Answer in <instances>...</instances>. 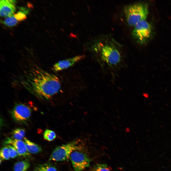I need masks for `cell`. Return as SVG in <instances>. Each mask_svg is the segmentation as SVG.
<instances>
[{"instance_id":"obj_10","label":"cell","mask_w":171,"mask_h":171,"mask_svg":"<svg viewBox=\"0 0 171 171\" xmlns=\"http://www.w3.org/2000/svg\"><path fill=\"white\" fill-rule=\"evenodd\" d=\"M85 57V55H79L59 61L53 65L52 69L56 72L62 71L73 66Z\"/></svg>"},{"instance_id":"obj_3","label":"cell","mask_w":171,"mask_h":171,"mask_svg":"<svg viewBox=\"0 0 171 171\" xmlns=\"http://www.w3.org/2000/svg\"><path fill=\"white\" fill-rule=\"evenodd\" d=\"M79 142L78 140H75L57 147L52 152L49 160L60 161L68 160L74 151L81 149L82 146Z\"/></svg>"},{"instance_id":"obj_6","label":"cell","mask_w":171,"mask_h":171,"mask_svg":"<svg viewBox=\"0 0 171 171\" xmlns=\"http://www.w3.org/2000/svg\"><path fill=\"white\" fill-rule=\"evenodd\" d=\"M80 150L74 151L70 157L75 171H82L88 166L90 164V159L88 156Z\"/></svg>"},{"instance_id":"obj_20","label":"cell","mask_w":171,"mask_h":171,"mask_svg":"<svg viewBox=\"0 0 171 171\" xmlns=\"http://www.w3.org/2000/svg\"><path fill=\"white\" fill-rule=\"evenodd\" d=\"M70 36L71 38H72L73 37L71 35H70Z\"/></svg>"},{"instance_id":"obj_11","label":"cell","mask_w":171,"mask_h":171,"mask_svg":"<svg viewBox=\"0 0 171 171\" xmlns=\"http://www.w3.org/2000/svg\"><path fill=\"white\" fill-rule=\"evenodd\" d=\"M4 143L5 144L10 145L14 147L19 156L26 157L30 155L27 150L24 142L20 140L8 137L4 140Z\"/></svg>"},{"instance_id":"obj_13","label":"cell","mask_w":171,"mask_h":171,"mask_svg":"<svg viewBox=\"0 0 171 171\" xmlns=\"http://www.w3.org/2000/svg\"><path fill=\"white\" fill-rule=\"evenodd\" d=\"M30 164L27 160L19 161L14 165V171H27L29 168Z\"/></svg>"},{"instance_id":"obj_16","label":"cell","mask_w":171,"mask_h":171,"mask_svg":"<svg viewBox=\"0 0 171 171\" xmlns=\"http://www.w3.org/2000/svg\"><path fill=\"white\" fill-rule=\"evenodd\" d=\"M43 136L44 139L49 141L53 140L56 137V134L54 131L47 129L44 132Z\"/></svg>"},{"instance_id":"obj_4","label":"cell","mask_w":171,"mask_h":171,"mask_svg":"<svg viewBox=\"0 0 171 171\" xmlns=\"http://www.w3.org/2000/svg\"><path fill=\"white\" fill-rule=\"evenodd\" d=\"M132 35L136 41L139 44L145 43L151 36L152 27L146 20L141 21L134 26Z\"/></svg>"},{"instance_id":"obj_19","label":"cell","mask_w":171,"mask_h":171,"mask_svg":"<svg viewBox=\"0 0 171 171\" xmlns=\"http://www.w3.org/2000/svg\"><path fill=\"white\" fill-rule=\"evenodd\" d=\"M6 146L8 147L10 156V158H14L19 155L17 150L14 147L10 145H8Z\"/></svg>"},{"instance_id":"obj_9","label":"cell","mask_w":171,"mask_h":171,"mask_svg":"<svg viewBox=\"0 0 171 171\" xmlns=\"http://www.w3.org/2000/svg\"><path fill=\"white\" fill-rule=\"evenodd\" d=\"M16 3L15 0H0V16L2 17H8L13 14L16 10Z\"/></svg>"},{"instance_id":"obj_7","label":"cell","mask_w":171,"mask_h":171,"mask_svg":"<svg viewBox=\"0 0 171 171\" xmlns=\"http://www.w3.org/2000/svg\"><path fill=\"white\" fill-rule=\"evenodd\" d=\"M103 60L110 65H116L121 60V55L116 48L108 44L105 45L101 50Z\"/></svg>"},{"instance_id":"obj_17","label":"cell","mask_w":171,"mask_h":171,"mask_svg":"<svg viewBox=\"0 0 171 171\" xmlns=\"http://www.w3.org/2000/svg\"><path fill=\"white\" fill-rule=\"evenodd\" d=\"M0 158L2 160H8L10 158L9 149L7 146L2 148L0 152Z\"/></svg>"},{"instance_id":"obj_8","label":"cell","mask_w":171,"mask_h":171,"mask_svg":"<svg viewBox=\"0 0 171 171\" xmlns=\"http://www.w3.org/2000/svg\"><path fill=\"white\" fill-rule=\"evenodd\" d=\"M19 10L16 13L9 16L4 20L5 24L8 26H13L17 24L18 22L25 19L27 14L29 11V10L24 7L19 8Z\"/></svg>"},{"instance_id":"obj_12","label":"cell","mask_w":171,"mask_h":171,"mask_svg":"<svg viewBox=\"0 0 171 171\" xmlns=\"http://www.w3.org/2000/svg\"><path fill=\"white\" fill-rule=\"evenodd\" d=\"M24 139L27 150L29 153L35 154L41 151L42 148L39 145L31 142L26 138H24Z\"/></svg>"},{"instance_id":"obj_1","label":"cell","mask_w":171,"mask_h":171,"mask_svg":"<svg viewBox=\"0 0 171 171\" xmlns=\"http://www.w3.org/2000/svg\"><path fill=\"white\" fill-rule=\"evenodd\" d=\"M19 82L31 93L47 99L57 94L61 88L60 81L57 76L38 67L25 71L19 78Z\"/></svg>"},{"instance_id":"obj_21","label":"cell","mask_w":171,"mask_h":171,"mask_svg":"<svg viewBox=\"0 0 171 171\" xmlns=\"http://www.w3.org/2000/svg\"><path fill=\"white\" fill-rule=\"evenodd\" d=\"M74 36L75 38H76V36L74 34Z\"/></svg>"},{"instance_id":"obj_14","label":"cell","mask_w":171,"mask_h":171,"mask_svg":"<svg viewBox=\"0 0 171 171\" xmlns=\"http://www.w3.org/2000/svg\"><path fill=\"white\" fill-rule=\"evenodd\" d=\"M32 171H57L55 167L49 164H40L36 167Z\"/></svg>"},{"instance_id":"obj_2","label":"cell","mask_w":171,"mask_h":171,"mask_svg":"<svg viewBox=\"0 0 171 171\" xmlns=\"http://www.w3.org/2000/svg\"><path fill=\"white\" fill-rule=\"evenodd\" d=\"M124 11L128 24L134 26L141 21L146 20L148 13V7L146 4H135L126 6Z\"/></svg>"},{"instance_id":"obj_5","label":"cell","mask_w":171,"mask_h":171,"mask_svg":"<svg viewBox=\"0 0 171 171\" xmlns=\"http://www.w3.org/2000/svg\"><path fill=\"white\" fill-rule=\"evenodd\" d=\"M32 113L30 108L27 105L18 103L15 105L10 114L13 119L20 124L25 123L30 118Z\"/></svg>"},{"instance_id":"obj_15","label":"cell","mask_w":171,"mask_h":171,"mask_svg":"<svg viewBox=\"0 0 171 171\" xmlns=\"http://www.w3.org/2000/svg\"><path fill=\"white\" fill-rule=\"evenodd\" d=\"M25 134L24 130L20 128L14 129L11 133L12 138L20 140L23 138Z\"/></svg>"},{"instance_id":"obj_18","label":"cell","mask_w":171,"mask_h":171,"mask_svg":"<svg viewBox=\"0 0 171 171\" xmlns=\"http://www.w3.org/2000/svg\"><path fill=\"white\" fill-rule=\"evenodd\" d=\"M92 171H111L110 169L105 164H103L98 163L93 167Z\"/></svg>"}]
</instances>
